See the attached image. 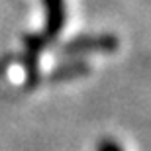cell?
I'll use <instances>...</instances> for the list:
<instances>
[{"label":"cell","mask_w":151,"mask_h":151,"mask_svg":"<svg viewBox=\"0 0 151 151\" xmlns=\"http://www.w3.org/2000/svg\"><path fill=\"white\" fill-rule=\"evenodd\" d=\"M118 47V39L114 35H83L69 41L63 51L65 53H88V51H114Z\"/></svg>","instance_id":"obj_1"},{"label":"cell","mask_w":151,"mask_h":151,"mask_svg":"<svg viewBox=\"0 0 151 151\" xmlns=\"http://www.w3.org/2000/svg\"><path fill=\"white\" fill-rule=\"evenodd\" d=\"M47 6V34H59L65 24V2L63 0H43Z\"/></svg>","instance_id":"obj_2"},{"label":"cell","mask_w":151,"mask_h":151,"mask_svg":"<svg viewBox=\"0 0 151 151\" xmlns=\"http://www.w3.org/2000/svg\"><path fill=\"white\" fill-rule=\"evenodd\" d=\"M98 151H120V149H118L116 145H112V143H102Z\"/></svg>","instance_id":"obj_3"}]
</instances>
